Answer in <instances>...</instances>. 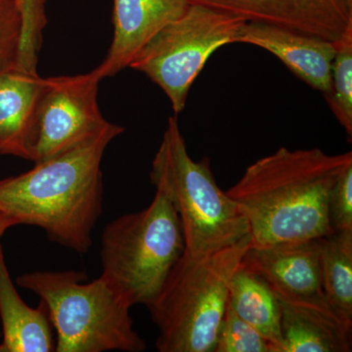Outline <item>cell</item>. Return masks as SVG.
Listing matches in <instances>:
<instances>
[{"label": "cell", "mask_w": 352, "mask_h": 352, "mask_svg": "<svg viewBox=\"0 0 352 352\" xmlns=\"http://www.w3.org/2000/svg\"><path fill=\"white\" fill-rule=\"evenodd\" d=\"M352 153L281 147L245 168L226 194L247 219L251 247L324 237L331 233L328 198Z\"/></svg>", "instance_id": "cell-1"}, {"label": "cell", "mask_w": 352, "mask_h": 352, "mask_svg": "<svg viewBox=\"0 0 352 352\" xmlns=\"http://www.w3.org/2000/svg\"><path fill=\"white\" fill-rule=\"evenodd\" d=\"M124 131L112 124L69 151L34 164L27 173L0 179V212L17 226L43 229L51 242L87 254L103 208L102 159Z\"/></svg>", "instance_id": "cell-2"}, {"label": "cell", "mask_w": 352, "mask_h": 352, "mask_svg": "<svg viewBox=\"0 0 352 352\" xmlns=\"http://www.w3.org/2000/svg\"><path fill=\"white\" fill-rule=\"evenodd\" d=\"M251 235L201 256L184 251L157 295L146 305L159 331V352H214L234 272Z\"/></svg>", "instance_id": "cell-3"}, {"label": "cell", "mask_w": 352, "mask_h": 352, "mask_svg": "<svg viewBox=\"0 0 352 352\" xmlns=\"http://www.w3.org/2000/svg\"><path fill=\"white\" fill-rule=\"evenodd\" d=\"M83 271H34L16 279L44 303L56 331L55 351L142 352L129 305L101 276L85 283Z\"/></svg>", "instance_id": "cell-4"}, {"label": "cell", "mask_w": 352, "mask_h": 352, "mask_svg": "<svg viewBox=\"0 0 352 352\" xmlns=\"http://www.w3.org/2000/svg\"><path fill=\"white\" fill-rule=\"evenodd\" d=\"M150 178L175 208L187 254H210L250 235L247 219L215 182L210 160L190 157L175 117L168 119Z\"/></svg>", "instance_id": "cell-5"}, {"label": "cell", "mask_w": 352, "mask_h": 352, "mask_svg": "<svg viewBox=\"0 0 352 352\" xmlns=\"http://www.w3.org/2000/svg\"><path fill=\"white\" fill-rule=\"evenodd\" d=\"M185 251L179 219L160 191L145 210L118 217L101 238V277L131 307L148 305Z\"/></svg>", "instance_id": "cell-6"}, {"label": "cell", "mask_w": 352, "mask_h": 352, "mask_svg": "<svg viewBox=\"0 0 352 352\" xmlns=\"http://www.w3.org/2000/svg\"><path fill=\"white\" fill-rule=\"evenodd\" d=\"M247 21L210 7L191 3L164 25L129 65L162 88L176 115L186 106L189 90L212 53L239 41Z\"/></svg>", "instance_id": "cell-7"}, {"label": "cell", "mask_w": 352, "mask_h": 352, "mask_svg": "<svg viewBox=\"0 0 352 352\" xmlns=\"http://www.w3.org/2000/svg\"><path fill=\"white\" fill-rule=\"evenodd\" d=\"M101 80L94 71L43 78L34 124V164L69 151L112 124L99 109Z\"/></svg>", "instance_id": "cell-8"}, {"label": "cell", "mask_w": 352, "mask_h": 352, "mask_svg": "<svg viewBox=\"0 0 352 352\" xmlns=\"http://www.w3.org/2000/svg\"><path fill=\"white\" fill-rule=\"evenodd\" d=\"M247 22L277 25L336 43L352 30V0H189Z\"/></svg>", "instance_id": "cell-9"}, {"label": "cell", "mask_w": 352, "mask_h": 352, "mask_svg": "<svg viewBox=\"0 0 352 352\" xmlns=\"http://www.w3.org/2000/svg\"><path fill=\"white\" fill-rule=\"evenodd\" d=\"M322 238L251 247L242 263L265 280L280 300L332 309L322 283Z\"/></svg>", "instance_id": "cell-10"}, {"label": "cell", "mask_w": 352, "mask_h": 352, "mask_svg": "<svg viewBox=\"0 0 352 352\" xmlns=\"http://www.w3.org/2000/svg\"><path fill=\"white\" fill-rule=\"evenodd\" d=\"M190 4L189 0H113L112 43L95 73L103 80L129 67L141 48Z\"/></svg>", "instance_id": "cell-11"}, {"label": "cell", "mask_w": 352, "mask_h": 352, "mask_svg": "<svg viewBox=\"0 0 352 352\" xmlns=\"http://www.w3.org/2000/svg\"><path fill=\"white\" fill-rule=\"evenodd\" d=\"M238 43L270 51L289 71L314 89L327 96L335 43L314 36L263 23L245 22Z\"/></svg>", "instance_id": "cell-12"}, {"label": "cell", "mask_w": 352, "mask_h": 352, "mask_svg": "<svg viewBox=\"0 0 352 352\" xmlns=\"http://www.w3.org/2000/svg\"><path fill=\"white\" fill-rule=\"evenodd\" d=\"M43 80L18 67L0 74V155L32 161Z\"/></svg>", "instance_id": "cell-13"}, {"label": "cell", "mask_w": 352, "mask_h": 352, "mask_svg": "<svg viewBox=\"0 0 352 352\" xmlns=\"http://www.w3.org/2000/svg\"><path fill=\"white\" fill-rule=\"evenodd\" d=\"M0 352L55 351L54 335L43 302L30 307L15 288L0 244Z\"/></svg>", "instance_id": "cell-14"}, {"label": "cell", "mask_w": 352, "mask_h": 352, "mask_svg": "<svg viewBox=\"0 0 352 352\" xmlns=\"http://www.w3.org/2000/svg\"><path fill=\"white\" fill-rule=\"evenodd\" d=\"M280 300V298H279ZM282 342L278 352H349L352 324L330 308L280 300Z\"/></svg>", "instance_id": "cell-15"}, {"label": "cell", "mask_w": 352, "mask_h": 352, "mask_svg": "<svg viewBox=\"0 0 352 352\" xmlns=\"http://www.w3.org/2000/svg\"><path fill=\"white\" fill-rule=\"evenodd\" d=\"M228 305L238 316L268 340L271 352L281 346L282 305L265 280L241 261L228 288Z\"/></svg>", "instance_id": "cell-16"}, {"label": "cell", "mask_w": 352, "mask_h": 352, "mask_svg": "<svg viewBox=\"0 0 352 352\" xmlns=\"http://www.w3.org/2000/svg\"><path fill=\"white\" fill-rule=\"evenodd\" d=\"M321 273L328 305L352 324V229L322 238Z\"/></svg>", "instance_id": "cell-17"}, {"label": "cell", "mask_w": 352, "mask_h": 352, "mask_svg": "<svg viewBox=\"0 0 352 352\" xmlns=\"http://www.w3.org/2000/svg\"><path fill=\"white\" fill-rule=\"evenodd\" d=\"M336 52L331 68L330 92L325 97L331 110L352 136V30L335 43Z\"/></svg>", "instance_id": "cell-18"}, {"label": "cell", "mask_w": 352, "mask_h": 352, "mask_svg": "<svg viewBox=\"0 0 352 352\" xmlns=\"http://www.w3.org/2000/svg\"><path fill=\"white\" fill-rule=\"evenodd\" d=\"M214 352H271V349L268 340L238 316L227 302Z\"/></svg>", "instance_id": "cell-19"}, {"label": "cell", "mask_w": 352, "mask_h": 352, "mask_svg": "<svg viewBox=\"0 0 352 352\" xmlns=\"http://www.w3.org/2000/svg\"><path fill=\"white\" fill-rule=\"evenodd\" d=\"M47 0H21L23 12V36L18 67L25 71L38 73V53L43 44L45 28V3Z\"/></svg>", "instance_id": "cell-20"}, {"label": "cell", "mask_w": 352, "mask_h": 352, "mask_svg": "<svg viewBox=\"0 0 352 352\" xmlns=\"http://www.w3.org/2000/svg\"><path fill=\"white\" fill-rule=\"evenodd\" d=\"M22 36V2L0 0V74L18 67Z\"/></svg>", "instance_id": "cell-21"}, {"label": "cell", "mask_w": 352, "mask_h": 352, "mask_svg": "<svg viewBox=\"0 0 352 352\" xmlns=\"http://www.w3.org/2000/svg\"><path fill=\"white\" fill-rule=\"evenodd\" d=\"M331 233L352 229V164L342 171L328 198Z\"/></svg>", "instance_id": "cell-22"}, {"label": "cell", "mask_w": 352, "mask_h": 352, "mask_svg": "<svg viewBox=\"0 0 352 352\" xmlns=\"http://www.w3.org/2000/svg\"><path fill=\"white\" fill-rule=\"evenodd\" d=\"M16 226H17V223H16L15 220L9 217L8 215L3 214V212H0V239H1L2 236L6 234L9 228ZM0 338H1V331H0Z\"/></svg>", "instance_id": "cell-23"}]
</instances>
